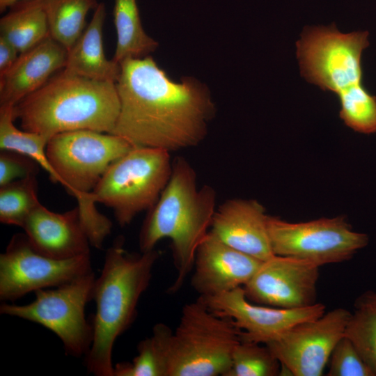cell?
<instances>
[{
    "label": "cell",
    "mask_w": 376,
    "mask_h": 376,
    "mask_svg": "<svg viewBox=\"0 0 376 376\" xmlns=\"http://www.w3.org/2000/svg\"><path fill=\"white\" fill-rule=\"evenodd\" d=\"M91 272L90 254L69 259L50 258L36 251L25 233H17L0 255V299L15 301Z\"/></svg>",
    "instance_id": "obj_11"
},
{
    "label": "cell",
    "mask_w": 376,
    "mask_h": 376,
    "mask_svg": "<svg viewBox=\"0 0 376 376\" xmlns=\"http://www.w3.org/2000/svg\"><path fill=\"white\" fill-rule=\"evenodd\" d=\"M267 228L274 255L307 260L319 267L350 260L369 241L366 233L353 231L340 216L299 223L268 216Z\"/></svg>",
    "instance_id": "obj_10"
},
{
    "label": "cell",
    "mask_w": 376,
    "mask_h": 376,
    "mask_svg": "<svg viewBox=\"0 0 376 376\" xmlns=\"http://www.w3.org/2000/svg\"><path fill=\"white\" fill-rule=\"evenodd\" d=\"M18 53L10 42L0 36V77L11 68L19 56Z\"/></svg>",
    "instance_id": "obj_29"
},
{
    "label": "cell",
    "mask_w": 376,
    "mask_h": 376,
    "mask_svg": "<svg viewBox=\"0 0 376 376\" xmlns=\"http://www.w3.org/2000/svg\"><path fill=\"white\" fill-rule=\"evenodd\" d=\"M241 333L199 298L185 305L171 338L168 376H226Z\"/></svg>",
    "instance_id": "obj_7"
},
{
    "label": "cell",
    "mask_w": 376,
    "mask_h": 376,
    "mask_svg": "<svg viewBox=\"0 0 376 376\" xmlns=\"http://www.w3.org/2000/svg\"><path fill=\"white\" fill-rule=\"evenodd\" d=\"M167 150L134 146L112 162L91 192L95 203L111 207L123 227L158 201L172 172Z\"/></svg>",
    "instance_id": "obj_8"
},
{
    "label": "cell",
    "mask_w": 376,
    "mask_h": 376,
    "mask_svg": "<svg viewBox=\"0 0 376 376\" xmlns=\"http://www.w3.org/2000/svg\"><path fill=\"white\" fill-rule=\"evenodd\" d=\"M214 313L233 320L242 331L241 340L266 344L294 326L325 313L320 303L297 308H277L249 301L243 287L221 294L198 297Z\"/></svg>",
    "instance_id": "obj_13"
},
{
    "label": "cell",
    "mask_w": 376,
    "mask_h": 376,
    "mask_svg": "<svg viewBox=\"0 0 376 376\" xmlns=\"http://www.w3.org/2000/svg\"><path fill=\"white\" fill-rule=\"evenodd\" d=\"M39 166L34 159L24 154L13 150H1L0 187L36 175Z\"/></svg>",
    "instance_id": "obj_28"
},
{
    "label": "cell",
    "mask_w": 376,
    "mask_h": 376,
    "mask_svg": "<svg viewBox=\"0 0 376 376\" xmlns=\"http://www.w3.org/2000/svg\"><path fill=\"white\" fill-rule=\"evenodd\" d=\"M23 130L45 136L89 130L111 133L120 112L116 83L63 69L13 109Z\"/></svg>",
    "instance_id": "obj_4"
},
{
    "label": "cell",
    "mask_w": 376,
    "mask_h": 376,
    "mask_svg": "<svg viewBox=\"0 0 376 376\" xmlns=\"http://www.w3.org/2000/svg\"><path fill=\"white\" fill-rule=\"evenodd\" d=\"M351 314L335 308L294 326L265 345L290 375L320 376L335 345L345 336Z\"/></svg>",
    "instance_id": "obj_12"
},
{
    "label": "cell",
    "mask_w": 376,
    "mask_h": 376,
    "mask_svg": "<svg viewBox=\"0 0 376 376\" xmlns=\"http://www.w3.org/2000/svg\"><path fill=\"white\" fill-rule=\"evenodd\" d=\"M173 331L164 323L152 328V336L139 342L132 362L113 366V376H168Z\"/></svg>",
    "instance_id": "obj_22"
},
{
    "label": "cell",
    "mask_w": 376,
    "mask_h": 376,
    "mask_svg": "<svg viewBox=\"0 0 376 376\" xmlns=\"http://www.w3.org/2000/svg\"><path fill=\"white\" fill-rule=\"evenodd\" d=\"M262 262L230 247L209 231L197 248L191 285L200 297L226 292L246 284Z\"/></svg>",
    "instance_id": "obj_15"
},
{
    "label": "cell",
    "mask_w": 376,
    "mask_h": 376,
    "mask_svg": "<svg viewBox=\"0 0 376 376\" xmlns=\"http://www.w3.org/2000/svg\"><path fill=\"white\" fill-rule=\"evenodd\" d=\"M68 49L50 36L20 53L0 77V106L15 107L64 69Z\"/></svg>",
    "instance_id": "obj_18"
},
{
    "label": "cell",
    "mask_w": 376,
    "mask_h": 376,
    "mask_svg": "<svg viewBox=\"0 0 376 376\" xmlns=\"http://www.w3.org/2000/svg\"><path fill=\"white\" fill-rule=\"evenodd\" d=\"M95 281L91 272L55 289L38 290L31 303H3L0 313L39 324L60 338L67 354L86 355L92 344L93 330L86 319L85 307L93 299Z\"/></svg>",
    "instance_id": "obj_9"
},
{
    "label": "cell",
    "mask_w": 376,
    "mask_h": 376,
    "mask_svg": "<svg viewBox=\"0 0 376 376\" xmlns=\"http://www.w3.org/2000/svg\"><path fill=\"white\" fill-rule=\"evenodd\" d=\"M0 19V36L20 53L49 36L44 0H21Z\"/></svg>",
    "instance_id": "obj_20"
},
{
    "label": "cell",
    "mask_w": 376,
    "mask_h": 376,
    "mask_svg": "<svg viewBox=\"0 0 376 376\" xmlns=\"http://www.w3.org/2000/svg\"><path fill=\"white\" fill-rule=\"evenodd\" d=\"M99 3L97 0H44L49 36L70 49L86 27L88 13Z\"/></svg>",
    "instance_id": "obj_23"
},
{
    "label": "cell",
    "mask_w": 376,
    "mask_h": 376,
    "mask_svg": "<svg viewBox=\"0 0 376 376\" xmlns=\"http://www.w3.org/2000/svg\"><path fill=\"white\" fill-rule=\"evenodd\" d=\"M21 0H0V11L2 13L7 8H10L12 5Z\"/></svg>",
    "instance_id": "obj_31"
},
{
    "label": "cell",
    "mask_w": 376,
    "mask_h": 376,
    "mask_svg": "<svg viewBox=\"0 0 376 376\" xmlns=\"http://www.w3.org/2000/svg\"><path fill=\"white\" fill-rule=\"evenodd\" d=\"M216 201L215 189L208 185L198 188L190 163L182 157H175L170 179L148 210L139 233L141 252L153 250L164 238L171 240L178 274L170 292L182 287L192 269L197 248L209 232Z\"/></svg>",
    "instance_id": "obj_3"
},
{
    "label": "cell",
    "mask_w": 376,
    "mask_h": 376,
    "mask_svg": "<svg viewBox=\"0 0 376 376\" xmlns=\"http://www.w3.org/2000/svg\"><path fill=\"white\" fill-rule=\"evenodd\" d=\"M368 37V31L343 33L333 23L305 26L296 42L301 76L336 94L345 125L366 134L376 133V96L363 84L361 59Z\"/></svg>",
    "instance_id": "obj_2"
},
{
    "label": "cell",
    "mask_w": 376,
    "mask_h": 376,
    "mask_svg": "<svg viewBox=\"0 0 376 376\" xmlns=\"http://www.w3.org/2000/svg\"><path fill=\"white\" fill-rule=\"evenodd\" d=\"M123 244L124 239L119 237L107 249L101 274L95 281L93 336L85 363L88 372L95 376H113L115 341L135 320L139 299L150 284L159 257L155 249L131 254Z\"/></svg>",
    "instance_id": "obj_5"
},
{
    "label": "cell",
    "mask_w": 376,
    "mask_h": 376,
    "mask_svg": "<svg viewBox=\"0 0 376 376\" xmlns=\"http://www.w3.org/2000/svg\"><path fill=\"white\" fill-rule=\"evenodd\" d=\"M22 228L33 248L46 256L69 259L90 254L91 244L78 207L61 214L50 211L40 203Z\"/></svg>",
    "instance_id": "obj_17"
},
{
    "label": "cell",
    "mask_w": 376,
    "mask_h": 376,
    "mask_svg": "<svg viewBox=\"0 0 376 376\" xmlns=\"http://www.w3.org/2000/svg\"><path fill=\"white\" fill-rule=\"evenodd\" d=\"M329 361V376H375L345 336L335 345Z\"/></svg>",
    "instance_id": "obj_27"
},
{
    "label": "cell",
    "mask_w": 376,
    "mask_h": 376,
    "mask_svg": "<svg viewBox=\"0 0 376 376\" xmlns=\"http://www.w3.org/2000/svg\"><path fill=\"white\" fill-rule=\"evenodd\" d=\"M347 322L345 336L376 376V309L356 306Z\"/></svg>",
    "instance_id": "obj_26"
},
{
    "label": "cell",
    "mask_w": 376,
    "mask_h": 376,
    "mask_svg": "<svg viewBox=\"0 0 376 376\" xmlns=\"http://www.w3.org/2000/svg\"><path fill=\"white\" fill-rule=\"evenodd\" d=\"M106 7L100 3L94 10L91 20L81 35L68 50L64 70L88 79L116 83L120 65L105 55L103 45V28Z\"/></svg>",
    "instance_id": "obj_19"
},
{
    "label": "cell",
    "mask_w": 376,
    "mask_h": 376,
    "mask_svg": "<svg viewBox=\"0 0 376 376\" xmlns=\"http://www.w3.org/2000/svg\"><path fill=\"white\" fill-rule=\"evenodd\" d=\"M369 306L376 309V292L368 290L361 295L355 301L354 306Z\"/></svg>",
    "instance_id": "obj_30"
},
{
    "label": "cell",
    "mask_w": 376,
    "mask_h": 376,
    "mask_svg": "<svg viewBox=\"0 0 376 376\" xmlns=\"http://www.w3.org/2000/svg\"><path fill=\"white\" fill-rule=\"evenodd\" d=\"M262 343L241 340L235 347L226 376H276L281 365L269 348Z\"/></svg>",
    "instance_id": "obj_25"
},
{
    "label": "cell",
    "mask_w": 376,
    "mask_h": 376,
    "mask_svg": "<svg viewBox=\"0 0 376 376\" xmlns=\"http://www.w3.org/2000/svg\"><path fill=\"white\" fill-rule=\"evenodd\" d=\"M36 175L0 187V221L22 228L31 212L40 203Z\"/></svg>",
    "instance_id": "obj_24"
},
{
    "label": "cell",
    "mask_w": 376,
    "mask_h": 376,
    "mask_svg": "<svg viewBox=\"0 0 376 376\" xmlns=\"http://www.w3.org/2000/svg\"><path fill=\"white\" fill-rule=\"evenodd\" d=\"M133 147L120 136L89 130L59 133L47 143L46 154L55 173V182L61 183L77 199L82 226L95 248H102L112 224L97 210L91 192L109 165Z\"/></svg>",
    "instance_id": "obj_6"
},
{
    "label": "cell",
    "mask_w": 376,
    "mask_h": 376,
    "mask_svg": "<svg viewBox=\"0 0 376 376\" xmlns=\"http://www.w3.org/2000/svg\"><path fill=\"white\" fill-rule=\"evenodd\" d=\"M113 15L117 34L113 60L120 64L149 56L157 48L158 42L143 28L136 0H114Z\"/></svg>",
    "instance_id": "obj_21"
},
{
    "label": "cell",
    "mask_w": 376,
    "mask_h": 376,
    "mask_svg": "<svg viewBox=\"0 0 376 376\" xmlns=\"http://www.w3.org/2000/svg\"><path fill=\"white\" fill-rule=\"evenodd\" d=\"M267 217L256 200L228 199L216 209L210 231L230 247L265 261L274 256Z\"/></svg>",
    "instance_id": "obj_16"
},
{
    "label": "cell",
    "mask_w": 376,
    "mask_h": 376,
    "mask_svg": "<svg viewBox=\"0 0 376 376\" xmlns=\"http://www.w3.org/2000/svg\"><path fill=\"white\" fill-rule=\"evenodd\" d=\"M319 266L307 260L274 255L263 261L243 286L252 303L284 308L315 304Z\"/></svg>",
    "instance_id": "obj_14"
},
{
    "label": "cell",
    "mask_w": 376,
    "mask_h": 376,
    "mask_svg": "<svg viewBox=\"0 0 376 376\" xmlns=\"http://www.w3.org/2000/svg\"><path fill=\"white\" fill-rule=\"evenodd\" d=\"M116 82L120 112L111 134L132 146L178 151L205 138L216 107L208 88L195 78L171 79L150 56L120 63Z\"/></svg>",
    "instance_id": "obj_1"
}]
</instances>
